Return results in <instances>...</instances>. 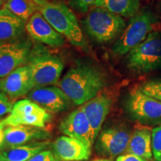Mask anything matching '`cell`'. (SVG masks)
I'll return each instance as SVG.
<instances>
[{"instance_id": "obj_1", "label": "cell", "mask_w": 161, "mask_h": 161, "mask_svg": "<svg viewBox=\"0 0 161 161\" xmlns=\"http://www.w3.org/2000/svg\"><path fill=\"white\" fill-rule=\"evenodd\" d=\"M107 75L97 66L78 62L64 74L58 86L72 103L80 105L95 98L105 87Z\"/></svg>"}, {"instance_id": "obj_2", "label": "cell", "mask_w": 161, "mask_h": 161, "mask_svg": "<svg viewBox=\"0 0 161 161\" xmlns=\"http://www.w3.org/2000/svg\"><path fill=\"white\" fill-rule=\"evenodd\" d=\"M37 10L50 25L74 46L83 49L87 47L81 26L74 12L66 4L48 2L39 6Z\"/></svg>"}, {"instance_id": "obj_3", "label": "cell", "mask_w": 161, "mask_h": 161, "mask_svg": "<svg viewBox=\"0 0 161 161\" xmlns=\"http://www.w3.org/2000/svg\"><path fill=\"white\" fill-rule=\"evenodd\" d=\"M81 24L88 37L101 44L117 40L126 26L123 17L96 7L87 12Z\"/></svg>"}, {"instance_id": "obj_4", "label": "cell", "mask_w": 161, "mask_h": 161, "mask_svg": "<svg viewBox=\"0 0 161 161\" xmlns=\"http://www.w3.org/2000/svg\"><path fill=\"white\" fill-rule=\"evenodd\" d=\"M27 65L35 88L58 84L64 68L61 58L40 44L31 48Z\"/></svg>"}, {"instance_id": "obj_5", "label": "cell", "mask_w": 161, "mask_h": 161, "mask_svg": "<svg viewBox=\"0 0 161 161\" xmlns=\"http://www.w3.org/2000/svg\"><path fill=\"white\" fill-rule=\"evenodd\" d=\"M158 22V17L152 10H140L126 24L124 31L113 45L112 52L116 55H128L130 50L146 40Z\"/></svg>"}, {"instance_id": "obj_6", "label": "cell", "mask_w": 161, "mask_h": 161, "mask_svg": "<svg viewBox=\"0 0 161 161\" xmlns=\"http://www.w3.org/2000/svg\"><path fill=\"white\" fill-rule=\"evenodd\" d=\"M126 66L137 74L161 69V32L153 31L126 56Z\"/></svg>"}, {"instance_id": "obj_7", "label": "cell", "mask_w": 161, "mask_h": 161, "mask_svg": "<svg viewBox=\"0 0 161 161\" xmlns=\"http://www.w3.org/2000/svg\"><path fill=\"white\" fill-rule=\"evenodd\" d=\"M125 108L130 117L139 125L156 127L161 124V102L147 96L138 87L128 92Z\"/></svg>"}, {"instance_id": "obj_8", "label": "cell", "mask_w": 161, "mask_h": 161, "mask_svg": "<svg viewBox=\"0 0 161 161\" xmlns=\"http://www.w3.org/2000/svg\"><path fill=\"white\" fill-rule=\"evenodd\" d=\"M131 133L123 124H115L104 128L95 142L96 152L106 158H118L126 152Z\"/></svg>"}, {"instance_id": "obj_9", "label": "cell", "mask_w": 161, "mask_h": 161, "mask_svg": "<svg viewBox=\"0 0 161 161\" xmlns=\"http://www.w3.org/2000/svg\"><path fill=\"white\" fill-rule=\"evenodd\" d=\"M51 119L52 116L49 112L25 98L16 102L11 114L2 122L5 127L27 125L44 128Z\"/></svg>"}, {"instance_id": "obj_10", "label": "cell", "mask_w": 161, "mask_h": 161, "mask_svg": "<svg viewBox=\"0 0 161 161\" xmlns=\"http://www.w3.org/2000/svg\"><path fill=\"white\" fill-rule=\"evenodd\" d=\"M59 129L64 134L80 141L90 148L96 140L81 107L72 111L60 122Z\"/></svg>"}, {"instance_id": "obj_11", "label": "cell", "mask_w": 161, "mask_h": 161, "mask_svg": "<svg viewBox=\"0 0 161 161\" xmlns=\"http://www.w3.org/2000/svg\"><path fill=\"white\" fill-rule=\"evenodd\" d=\"M31 48L29 40L0 45V79L27 64Z\"/></svg>"}, {"instance_id": "obj_12", "label": "cell", "mask_w": 161, "mask_h": 161, "mask_svg": "<svg viewBox=\"0 0 161 161\" xmlns=\"http://www.w3.org/2000/svg\"><path fill=\"white\" fill-rule=\"evenodd\" d=\"M27 99L43 108L49 113H60L67 110L71 101L59 86H46L34 88L26 95Z\"/></svg>"}, {"instance_id": "obj_13", "label": "cell", "mask_w": 161, "mask_h": 161, "mask_svg": "<svg viewBox=\"0 0 161 161\" xmlns=\"http://www.w3.org/2000/svg\"><path fill=\"white\" fill-rule=\"evenodd\" d=\"M25 30L30 37L38 43L52 48H60L65 45L63 36L56 31L39 11H36L28 20Z\"/></svg>"}, {"instance_id": "obj_14", "label": "cell", "mask_w": 161, "mask_h": 161, "mask_svg": "<svg viewBox=\"0 0 161 161\" xmlns=\"http://www.w3.org/2000/svg\"><path fill=\"white\" fill-rule=\"evenodd\" d=\"M51 137L50 133L37 127L17 125L5 127L4 139L0 148H12L34 142L44 141Z\"/></svg>"}, {"instance_id": "obj_15", "label": "cell", "mask_w": 161, "mask_h": 161, "mask_svg": "<svg viewBox=\"0 0 161 161\" xmlns=\"http://www.w3.org/2000/svg\"><path fill=\"white\" fill-rule=\"evenodd\" d=\"M35 88L29 66H19L6 77L0 79V90L11 98L27 95Z\"/></svg>"}, {"instance_id": "obj_16", "label": "cell", "mask_w": 161, "mask_h": 161, "mask_svg": "<svg viewBox=\"0 0 161 161\" xmlns=\"http://www.w3.org/2000/svg\"><path fill=\"white\" fill-rule=\"evenodd\" d=\"M111 106L112 98L105 93H99L80 106L89 120L96 139H97L102 130V125L110 113Z\"/></svg>"}, {"instance_id": "obj_17", "label": "cell", "mask_w": 161, "mask_h": 161, "mask_svg": "<svg viewBox=\"0 0 161 161\" xmlns=\"http://www.w3.org/2000/svg\"><path fill=\"white\" fill-rule=\"evenodd\" d=\"M52 151L61 161L86 160L91 155V149L75 139L62 136L52 142Z\"/></svg>"}, {"instance_id": "obj_18", "label": "cell", "mask_w": 161, "mask_h": 161, "mask_svg": "<svg viewBox=\"0 0 161 161\" xmlns=\"http://www.w3.org/2000/svg\"><path fill=\"white\" fill-rule=\"evenodd\" d=\"M26 23L6 8H0V45L22 40Z\"/></svg>"}, {"instance_id": "obj_19", "label": "cell", "mask_w": 161, "mask_h": 161, "mask_svg": "<svg viewBox=\"0 0 161 161\" xmlns=\"http://www.w3.org/2000/svg\"><path fill=\"white\" fill-rule=\"evenodd\" d=\"M126 154H134L147 160H152V129L150 127L139 125L131 133Z\"/></svg>"}, {"instance_id": "obj_20", "label": "cell", "mask_w": 161, "mask_h": 161, "mask_svg": "<svg viewBox=\"0 0 161 161\" xmlns=\"http://www.w3.org/2000/svg\"><path fill=\"white\" fill-rule=\"evenodd\" d=\"M49 146L47 141H39L12 148H0V161H28Z\"/></svg>"}, {"instance_id": "obj_21", "label": "cell", "mask_w": 161, "mask_h": 161, "mask_svg": "<svg viewBox=\"0 0 161 161\" xmlns=\"http://www.w3.org/2000/svg\"><path fill=\"white\" fill-rule=\"evenodd\" d=\"M94 6L122 17L131 18L140 11V0H96Z\"/></svg>"}, {"instance_id": "obj_22", "label": "cell", "mask_w": 161, "mask_h": 161, "mask_svg": "<svg viewBox=\"0 0 161 161\" xmlns=\"http://www.w3.org/2000/svg\"><path fill=\"white\" fill-rule=\"evenodd\" d=\"M4 7L25 23L38 9L31 0H7Z\"/></svg>"}, {"instance_id": "obj_23", "label": "cell", "mask_w": 161, "mask_h": 161, "mask_svg": "<svg viewBox=\"0 0 161 161\" xmlns=\"http://www.w3.org/2000/svg\"><path fill=\"white\" fill-rule=\"evenodd\" d=\"M137 87L147 96L161 102V77L146 80Z\"/></svg>"}, {"instance_id": "obj_24", "label": "cell", "mask_w": 161, "mask_h": 161, "mask_svg": "<svg viewBox=\"0 0 161 161\" xmlns=\"http://www.w3.org/2000/svg\"><path fill=\"white\" fill-rule=\"evenodd\" d=\"M152 146L154 160L161 161V124L152 129Z\"/></svg>"}, {"instance_id": "obj_25", "label": "cell", "mask_w": 161, "mask_h": 161, "mask_svg": "<svg viewBox=\"0 0 161 161\" xmlns=\"http://www.w3.org/2000/svg\"><path fill=\"white\" fill-rule=\"evenodd\" d=\"M96 0H67V3L72 9L80 14L87 13L94 5Z\"/></svg>"}, {"instance_id": "obj_26", "label": "cell", "mask_w": 161, "mask_h": 161, "mask_svg": "<svg viewBox=\"0 0 161 161\" xmlns=\"http://www.w3.org/2000/svg\"><path fill=\"white\" fill-rule=\"evenodd\" d=\"M14 104L5 92L0 90V118L6 114H11Z\"/></svg>"}, {"instance_id": "obj_27", "label": "cell", "mask_w": 161, "mask_h": 161, "mask_svg": "<svg viewBox=\"0 0 161 161\" xmlns=\"http://www.w3.org/2000/svg\"><path fill=\"white\" fill-rule=\"evenodd\" d=\"M28 161H61L51 150H44Z\"/></svg>"}, {"instance_id": "obj_28", "label": "cell", "mask_w": 161, "mask_h": 161, "mask_svg": "<svg viewBox=\"0 0 161 161\" xmlns=\"http://www.w3.org/2000/svg\"><path fill=\"white\" fill-rule=\"evenodd\" d=\"M116 161H152V160H147L143 158H141L140 157H137L134 154H125L119 156L116 158Z\"/></svg>"}, {"instance_id": "obj_29", "label": "cell", "mask_w": 161, "mask_h": 161, "mask_svg": "<svg viewBox=\"0 0 161 161\" xmlns=\"http://www.w3.org/2000/svg\"><path fill=\"white\" fill-rule=\"evenodd\" d=\"M5 127L4 125L3 122H0V146H1L2 143L3 142L4 139V130H5Z\"/></svg>"}, {"instance_id": "obj_30", "label": "cell", "mask_w": 161, "mask_h": 161, "mask_svg": "<svg viewBox=\"0 0 161 161\" xmlns=\"http://www.w3.org/2000/svg\"><path fill=\"white\" fill-rule=\"evenodd\" d=\"M31 1L33 3H35L39 7V6L45 5L46 3H47L49 2V0H31Z\"/></svg>"}, {"instance_id": "obj_31", "label": "cell", "mask_w": 161, "mask_h": 161, "mask_svg": "<svg viewBox=\"0 0 161 161\" xmlns=\"http://www.w3.org/2000/svg\"><path fill=\"white\" fill-rule=\"evenodd\" d=\"M92 161H111V160L108 158H98V159H95V160Z\"/></svg>"}, {"instance_id": "obj_32", "label": "cell", "mask_w": 161, "mask_h": 161, "mask_svg": "<svg viewBox=\"0 0 161 161\" xmlns=\"http://www.w3.org/2000/svg\"><path fill=\"white\" fill-rule=\"evenodd\" d=\"M3 5V0H0V8H2V6Z\"/></svg>"}]
</instances>
